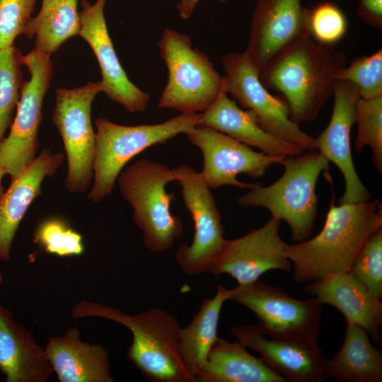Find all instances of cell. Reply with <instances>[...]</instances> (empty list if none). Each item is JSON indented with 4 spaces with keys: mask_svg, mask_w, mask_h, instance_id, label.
Returning a JSON list of instances; mask_svg holds the SVG:
<instances>
[{
    "mask_svg": "<svg viewBox=\"0 0 382 382\" xmlns=\"http://www.w3.org/2000/svg\"><path fill=\"white\" fill-rule=\"evenodd\" d=\"M347 62L345 52L316 42L305 32L274 57L259 77L268 90L281 93L291 119L300 125L318 117Z\"/></svg>",
    "mask_w": 382,
    "mask_h": 382,
    "instance_id": "1",
    "label": "cell"
},
{
    "mask_svg": "<svg viewBox=\"0 0 382 382\" xmlns=\"http://www.w3.org/2000/svg\"><path fill=\"white\" fill-rule=\"evenodd\" d=\"M381 227L379 199L337 206L332 197L321 231L311 238L288 244L294 279L306 283L348 272L366 241Z\"/></svg>",
    "mask_w": 382,
    "mask_h": 382,
    "instance_id": "2",
    "label": "cell"
},
{
    "mask_svg": "<svg viewBox=\"0 0 382 382\" xmlns=\"http://www.w3.org/2000/svg\"><path fill=\"white\" fill-rule=\"evenodd\" d=\"M74 318L98 317L127 328L132 342L127 357L151 382H199L184 367L178 354L181 327L170 313L151 308L135 315L115 307L81 300L71 309Z\"/></svg>",
    "mask_w": 382,
    "mask_h": 382,
    "instance_id": "3",
    "label": "cell"
},
{
    "mask_svg": "<svg viewBox=\"0 0 382 382\" xmlns=\"http://www.w3.org/2000/svg\"><path fill=\"white\" fill-rule=\"evenodd\" d=\"M330 162L317 150L283 158L284 170L272 184L257 183L237 199L243 207H257L270 212L272 218L284 221L292 241L299 243L309 238L317 216L316 190L320 175L330 168Z\"/></svg>",
    "mask_w": 382,
    "mask_h": 382,
    "instance_id": "4",
    "label": "cell"
},
{
    "mask_svg": "<svg viewBox=\"0 0 382 382\" xmlns=\"http://www.w3.org/2000/svg\"><path fill=\"white\" fill-rule=\"evenodd\" d=\"M172 181V169L146 158L124 168L117 178L122 197L132 209L133 221L142 231L144 245L153 253L170 250L183 233L182 219L170 211L175 195L166 190Z\"/></svg>",
    "mask_w": 382,
    "mask_h": 382,
    "instance_id": "5",
    "label": "cell"
},
{
    "mask_svg": "<svg viewBox=\"0 0 382 382\" xmlns=\"http://www.w3.org/2000/svg\"><path fill=\"white\" fill-rule=\"evenodd\" d=\"M198 118L199 113H180L161 123L134 126L97 118L92 164L93 183L88 198L100 203L111 194L119 174L132 158L180 134H186L198 125Z\"/></svg>",
    "mask_w": 382,
    "mask_h": 382,
    "instance_id": "6",
    "label": "cell"
},
{
    "mask_svg": "<svg viewBox=\"0 0 382 382\" xmlns=\"http://www.w3.org/2000/svg\"><path fill=\"white\" fill-rule=\"evenodd\" d=\"M157 45L168 74L158 108L199 113L226 91L224 77L204 52L192 47L188 35L166 29Z\"/></svg>",
    "mask_w": 382,
    "mask_h": 382,
    "instance_id": "7",
    "label": "cell"
},
{
    "mask_svg": "<svg viewBox=\"0 0 382 382\" xmlns=\"http://www.w3.org/2000/svg\"><path fill=\"white\" fill-rule=\"evenodd\" d=\"M230 300L251 311L255 326L272 339L317 345L323 305L316 299H297L257 280L232 289Z\"/></svg>",
    "mask_w": 382,
    "mask_h": 382,
    "instance_id": "8",
    "label": "cell"
},
{
    "mask_svg": "<svg viewBox=\"0 0 382 382\" xmlns=\"http://www.w3.org/2000/svg\"><path fill=\"white\" fill-rule=\"evenodd\" d=\"M102 91L101 81L56 90L52 123L64 144L68 164L64 184L72 193L85 192L93 179L96 132L91 112L95 98Z\"/></svg>",
    "mask_w": 382,
    "mask_h": 382,
    "instance_id": "9",
    "label": "cell"
},
{
    "mask_svg": "<svg viewBox=\"0 0 382 382\" xmlns=\"http://www.w3.org/2000/svg\"><path fill=\"white\" fill-rule=\"evenodd\" d=\"M23 64L30 79L24 81L10 132L0 143V164L11 180L36 158L42 104L53 73L50 55L36 49L23 56Z\"/></svg>",
    "mask_w": 382,
    "mask_h": 382,
    "instance_id": "10",
    "label": "cell"
},
{
    "mask_svg": "<svg viewBox=\"0 0 382 382\" xmlns=\"http://www.w3.org/2000/svg\"><path fill=\"white\" fill-rule=\"evenodd\" d=\"M172 171L174 181L181 186L183 204L194 224L192 241L190 245L184 243L178 248L176 262L188 276L212 273L226 241L221 214L199 172L185 164Z\"/></svg>",
    "mask_w": 382,
    "mask_h": 382,
    "instance_id": "11",
    "label": "cell"
},
{
    "mask_svg": "<svg viewBox=\"0 0 382 382\" xmlns=\"http://www.w3.org/2000/svg\"><path fill=\"white\" fill-rule=\"evenodd\" d=\"M225 90L240 106L251 110L260 126L274 136L306 150H316V138L303 132L290 117L283 97L273 96L245 52H231L222 59Z\"/></svg>",
    "mask_w": 382,
    "mask_h": 382,
    "instance_id": "12",
    "label": "cell"
},
{
    "mask_svg": "<svg viewBox=\"0 0 382 382\" xmlns=\"http://www.w3.org/2000/svg\"><path fill=\"white\" fill-rule=\"evenodd\" d=\"M186 135L203 156L200 175L210 190L223 186L250 189L257 183L238 180L244 174L252 179L263 176L273 164L285 157L272 156L254 151L250 146L212 128L196 125Z\"/></svg>",
    "mask_w": 382,
    "mask_h": 382,
    "instance_id": "13",
    "label": "cell"
},
{
    "mask_svg": "<svg viewBox=\"0 0 382 382\" xmlns=\"http://www.w3.org/2000/svg\"><path fill=\"white\" fill-rule=\"evenodd\" d=\"M281 221L272 218L262 226L240 238L226 240L214 264L215 277L226 274L238 285L259 280L271 270L290 272L291 262L287 255L288 244L279 235Z\"/></svg>",
    "mask_w": 382,
    "mask_h": 382,
    "instance_id": "14",
    "label": "cell"
},
{
    "mask_svg": "<svg viewBox=\"0 0 382 382\" xmlns=\"http://www.w3.org/2000/svg\"><path fill=\"white\" fill-rule=\"evenodd\" d=\"M105 3L106 0H96L94 4L81 1L79 35L88 44L97 58L102 74V92L129 112H143L150 96L129 80L122 66L108 33L104 14Z\"/></svg>",
    "mask_w": 382,
    "mask_h": 382,
    "instance_id": "15",
    "label": "cell"
},
{
    "mask_svg": "<svg viewBox=\"0 0 382 382\" xmlns=\"http://www.w3.org/2000/svg\"><path fill=\"white\" fill-rule=\"evenodd\" d=\"M332 96L331 117L325 129L316 138V150L335 163L343 175L345 191L340 199L341 204L369 201L370 193L356 171L351 149V130L355 122L359 92L352 83L337 80Z\"/></svg>",
    "mask_w": 382,
    "mask_h": 382,
    "instance_id": "16",
    "label": "cell"
},
{
    "mask_svg": "<svg viewBox=\"0 0 382 382\" xmlns=\"http://www.w3.org/2000/svg\"><path fill=\"white\" fill-rule=\"evenodd\" d=\"M301 0H257L244 52L260 73L279 52L303 33Z\"/></svg>",
    "mask_w": 382,
    "mask_h": 382,
    "instance_id": "17",
    "label": "cell"
},
{
    "mask_svg": "<svg viewBox=\"0 0 382 382\" xmlns=\"http://www.w3.org/2000/svg\"><path fill=\"white\" fill-rule=\"evenodd\" d=\"M231 334L245 347L257 352L265 363L286 382H324L320 347L265 337L255 325L232 326Z\"/></svg>",
    "mask_w": 382,
    "mask_h": 382,
    "instance_id": "18",
    "label": "cell"
},
{
    "mask_svg": "<svg viewBox=\"0 0 382 382\" xmlns=\"http://www.w3.org/2000/svg\"><path fill=\"white\" fill-rule=\"evenodd\" d=\"M304 291L322 305L335 307L343 315L346 323L361 327L375 340L379 341L382 301L350 272L311 282L304 287Z\"/></svg>",
    "mask_w": 382,
    "mask_h": 382,
    "instance_id": "19",
    "label": "cell"
},
{
    "mask_svg": "<svg viewBox=\"0 0 382 382\" xmlns=\"http://www.w3.org/2000/svg\"><path fill=\"white\" fill-rule=\"evenodd\" d=\"M64 161V154L45 149L0 197V261L10 260L13 240L33 200L42 195L45 178L52 177Z\"/></svg>",
    "mask_w": 382,
    "mask_h": 382,
    "instance_id": "20",
    "label": "cell"
},
{
    "mask_svg": "<svg viewBox=\"0 0 382 382\" xmlns=\"http://www.w3.org/2000/svg\"><path fill=\"white\" fill-rule=\"evenodd\" d=\"M198 125L216 129L269 156L288 157L306 151L266 131L255 115L240 107L226 91L208 109L199 113Z\"/></svg>",
    "mask_w": 382,
    "mask_h": 382,
    "instance_id": "21",
    "label": "cell"
},
{
    "mask_svg": "<svg viewBox=\"0 0 382 382\" xmlns=\"http://www.w3.org/2000/svg\"><path fill=\"white\" fill-rule=\"evenodd\" d=\"M53 372L60 382H113L108 350L84 342L76 327L49 338L45 346Z\"/></svg>",
    "mask_w": 382,
    "mask_h": 382,
    "instance_id": "22",
    "label": "cell"
},
{
    "mask_svg": "<svg viewBox=\"0 0 382 382\" xmlns=\"http://www.w3.org/2000/svg\"><path fill=\"white\" fill-rule=\"evenodd\" d=\"M0 371L6 382H46L54 373L45 347L1 301Z\"/></svg>",
    "mask_w": 382,
    "mask_h": 382,
    "instance_id": "23",
    "label": "cell"
},
{
    "mask_svg": "<svg viewBox=\"0 0 382 382\" xmlns=\"http://www.w3.org/2000/svg\"><path fill=\"white\" fill-rule=\"evenodd\" d=\"M346 323L340 349L333 357L324 360L325 376L340 382H381V351L371 344L364 328Z\"/></svg>",
    "mask_w": 382,
    "mask_h": 382,
    "instance_id": "24",
    "label": "cell"
},
{
    "mask_svg": "<svg viewBox=\"0 0 382 382\" xmlns=\"http://www.w3.org/2000/svg\"><path fill=\"white\" fill-rule=\"evenodd\" d=\"M239 342L218 337L206 364L197 376L199 382H286L260 357L250 354Z\"/></svg>",
    "mask_w": 382,
    "mask_h": 382,
    "instance_id": "25",
    "label": "cell"
},
{
    "mask_svg": "<svg viewBox=\"0 0 382 382\" xmlns=\"http://www.w3.org/2000/svg\"><path fill=\"white\" fill-rule=\"evenodd\" d=\"M231 294L232 289L219 285L214 296L205 299L189 325L180 329L178 354L185 369L197 378L219 337L221 311L225 301L230 300Z\"/></svg>",
    "mask_w": 382,
    "mask_h": 382,
    "instance_id": "26",
    "label": "cell"
},
{
    "mask_svg": "<svg viewBox=\"0 0 382 382\" xmlns=\"http://www.w3.org/2000/svg\"><path fill=\"white\" fill-rule=\"evenodd\" d=\"M81 28L78 0H42L37 16L32 17L24 35L35 37V48L51 55L69 38L79 35Z\"/></svg>",
    "mask_w": 382,
    "mask_h": 382,
    "instance_id": "27",
    "label": "cell"
},
{
    "mask_svg": "<svg viewBox=\"0 0 382 382\" xmlns=\"http://www.w3.org/2000/svg\"><path fill=\"white\" fill-rule=\"evenodd\" d=\"M23 54L13 45L0 49V143L12 124L24 81L21 66Z\"/></svg>",
    "mask_w": 382,
    "mask_h": 382,
    "instance_id": "28",
    "label": "cell"
},
{
    "mask_svg": "<svg viewBox=\"0 0 382 382\" xmlns=\"http://www.w3.org/2000/svg\"><path fill=\"white\" fill-rule=\"evenodd\" d=\"M357 134L355 150L360 153L369 146L372 163L379 173L382 172V96L364 99L359 98L355 107Z\"/></svg>",
    "mask_w": 382,
    "mask_h": 382,
    "instance_id": "29",
    "label": "cell"
},
{
    "mask_svg": "<svg viewBox=\"0 0 382 382\" xmlns=\"http://www.w3.org/2000/svg\"><path fill=\"white\" fill-rule=\"evenodd\" d=\"M306 30L316 42L333 47L347 31V20L343 11L335 4L322 1L311 8H306Z\"/></svg>",
    "mask_w": 382,
    "mask_h": 382,
    "instance_id": "30",
    "label": "cell"
},
{
    "mask_svg": "<svg viewBox=\"0 0 382 382\" xmlns=\"http://www.w3.org/2000/svg\"><path fill=\"white\" fill-rule=\"evenodd\" d=\"M337 80L354 85L359 98L370 99L382 96V49L354 59L340 71Z\"/></svg>",
    "mask_w": 382,
    "mask_h": 382,
    "instance_id": "31",
    "label": "cell"
},
{
    "mask_svg": "<svg viewBox=\"0 0 382 382\" xmlns=\"http://www.w3.org/2000/svg\"><path fill=\"white\" fill-rule=\"evenodd\" d=\"M35 238L45 252L60 257L80 255L84 250L82 236L58 218L43 221Z\"/></svg>",
    "mask_w": 382,
    "mask_h": 382,
    "instance_id": "32",
    "label": "cell"
},
{
    "mask_svg": "<svg viewBox=\"0 0 382 382\" xmlns=\"http://www.w3.org/2000/svg\"><path fill=\"white\" fill-rule=\"evenodd\" d=\"M349 272L382 300V227L366 241Z\"/></svg>",
    "mask_w": 382,
    "mask_h": 382,
    "instance_id": "33",
    "label": "cell"
},
{
    "mask_svg": "<svg viewBox=\"0 0 382 382\" xmlns=\"http://www.w3.org/2000/svg\"><path fill=\"white\" fill-rule=\"evenodd\" d=\"M37 0H0V49L24 35Z\"/></svg>",
    "mask_w": 382,
    "mask_h": 382,
    "instance_id": "34",
    "label": "cell"
},
{
    "mask_svg": "<svg viewBox=\"0 0 382 382\" xmlns=\"http://www.w3.org/2000/svg\"><path fill=\"white\" fill-rule=\"evenodd\" d=\"M357 16L365 24L382 30V0H359Z\"/></svg>",
    "mask_w": 382,
    "mask_h": 382,
    "instance_id": "35",
    "label": "cell"
},
{
    "mask_svg": "<svg viewBox=\"0 0 382 382\" xmlns=\"http://www.w3.org/2000/svg\"><path fill=\"white\" fill-rule=\"evenodd\" d=\"M200 0H188L184 11L180 14L183 19H188L191 17L196 6ZM221 2H225L226 0H219Z\"/></svg>",
    "mask_w": 382,
    "mask_h": 382,
    "instance_id": "36",
    "label": "cell"
},
{
    "mask_svg": "<svg viewBox=\"0 0 382 382\" xmlns=\"http://www.w3.org/2000/svg\"><path fill=\"white\" fill-rule=\"evenodd\" d=\"M5 175H6V173L4 169L3 168V167L1 166V165L0 164V197L4 192V187L2 186L1 182H2L3 177Z\"/></svg>",
    "mask_w": 382,
    "mask_h": 382,
    "instance_id": "37",
    "label": "cell"
},
{
    "mask_svg": "<svg viewBox=\"0 0 382 382\" xmlns=\"http://www.w3.org/2000/svg\"><path fill=\"white\" fill-rule=\"evenodd\" d=\"M188 0H180V2L177 5V8L179 11V15L184 11Z\"/></svg>",
    "mask_w": 382,
    "mask_h": 382,
    "instance_id": "38",
    "label": "cell"
},
{
    "mask_svg": "<svg viewBox=\"0 0 382 382\" xmlns=\"http://www.w3.org/2000/svg\"><path fill=\"white\" fill-rule=\"evenodd\" d=\"M3 282V277L2 274L0 272V284Z\"/></svg>",
    "mask_w": 382,
    "mask_h": 382,
    "instance_id": "39",
    "label": "cell"
}]
</instances>
